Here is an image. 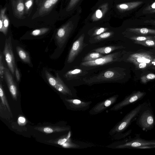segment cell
Listing matches in <instances>:
<instances>
[{"mask_svg": "<svg viewBox=\"0 0 155 155\" xmlns=\"http://www.w3.org/2000/svg\"><path fill=\"white\" fill-rule=\"evenodd\" d=\"M134 42L147 47L155 48V39L147 40L143 41H134Z\"/></svg>", "mask_w": 155, "mask_h": 155, "instance_id": "19", "label": "cell"}, {"mask_svg": "<svg viewBox=\"0 0 155 155\" xmlns=\"http://www.w3.org/2000/svg\"><path fill=\"white\" fill-rule=\"evenodd\" d=\"M67 139L66 138L61 139L59 140L58 141V143L59 145H63L67 141Z\"/></svg>", "mask_w": 155, "mask_h": 155, "instance_id": "33", "label": "cell"}, {"mask_svg": "<svg viewBox=\"0 0 155 155\" xmlns=\"http://www.w3.org/2000/svg\"><path fill=\"white\" fill-rule=\"evenodd\" d=\"M124 48L121 46H109L97 48L92 50L98 52L103 55L109 54L117 49H120Z\"/></svg>", "mask_w": 155, "mask_h": 155, "instance_id": "15", "label": "cell"}, {"mask_svg": "<svg viewBox=\"0 0 155 155\" xmlns=\"http://www.w3.org/2000/svg\"><path fill=\"white\" fill-rule=\"evenodd\" d=\"M131 31L143 35L147 34L149 33L155 35V30H150L149 29L145 28L139 29H131Z\"/></svg>", "mask_w": 155, "mask_h": 155, "instance_id": "21", "label": "cell"}, {"mask_svg": "<svg viewBox=\"0 0 155 155\" xmlns=\"http://www.w3.org/2000/svg\"><path fill=\"white\" fill-rule=\"evenodd\" d=\"M52 4L50 0H47L45 2L44 6L45 8H48L51 6Z\"/></svg>", "mask_w": 155, "mask_h": 155, "instance_id": "31", "label": "cell"}, {"mask_svg": "<svg viewBox=\"0 0 155 155\" xmlns=\"http://www.w3.org/2000/svg\"><path fill=\"white\" fill-rule=\"evenodd\" d=\"M19 120L21 123H24L25 121V119L23 117H20L19 118Z\"/></svg>", "mask_w": 155, "mask_h": 155, "instance_id": "37", "label": "cell"}, {"mask_svg": "<svg viewBox=\"0 0 155 155\" xmlns=\"http://www.w3.org/2000/svg\"><path fill=\"white\" fill-rule=\"evenodd\" d=\"M154 79H155V74L150 73L141 77L140 81L143 84H146L149 81Z\"/></svg>", "mask_w": 155, "mask_h": 155, "instance_id": "22", "label": "cell"}, {"mask_svg": "<svg viewBox=\"0 0 155 155\" xmlns=\"http://www.w3.org/2000/svg\"><path fill=\"white\" fill-rule=\"evenodd\" d=\"M56 82L54 88L64 94L72 95L71 91L64 83L58 74H56Z\"/></svg>", "mask_w": 155, "mask_h": 155, "instance_id": "13", "label": "cell"}, {"mask_svg": "<svg viewBox=\"0 0 155 155\" xmlns=\"http://www.w3.org/2000/svg\"><path fill=\"white\" fill-rule=\"evenodd\" d=\"M16 50L18 55L22 61L28 64H31L30 58L28 53L20 46L16 47Z\"/></svg>", "mask_w": 155, "mask_h": 155, "instance_id": "16", "label": "cell"}, {"mask_svg": "<svg viewBox=\"0 0 155 155\" xmlns=\"http://www.w3.org/2000/svg\"><path fill=\"white\" fill-rule=\"evenodd\" d=\"M44 131L47 133H51L53 132L52 129L49 127H45L44 129Z\"/></svg>", "mask_w": 155, "mask_h": 155, "instance_id": "32", "label": "cell"}, {"mask_svg": "<svg viewBox=\"0 0 155 155\" xmlns=\"http://www.w3.org/2000/svg\"><path fill=\"white\" fill-rule=\"evenodd\" d=\"M118 95L113 96L96 104L90 111L91 114H96L100 113L114 103L117 100Z\"/></svg>", "mask_w": 155, "mask_h": 155, "instance_id": "10", "label": "cell"}, {"mask_svg": "<svg viewBox=\"0 0 155 155\" xmlns=\"http://www.w3.org/2000/svg\"><path fill=\"white\" fill-rule=\"evenodd\" d=\"M84 35H82L73 43L68 54L67 61L71 63L87 44L84 42Z\"/></svg>", "mask_w": 155, "mask_h": 155, "instance_id": "9", "label": "cell"}, {"mask_svg": "<svg viewBox=\"0 0 155 155\" xmlns=\"http://www.w3.org/2000/svg\"><path fill=\"white\" fill-rule=\"evenodd\" d=\"M15 75L17 81H19L20 80V75L19 71L16 65L15 68Z\"/></svg>", "mask_w": 155, "mask_h": 155, "instance_id": "27", "label": "cell"}, {"mask_svg": "<svg viewBox=\"0 0 155 155\" xmlns=\"http://www.w3.org/2000/svg\"><path fill=\"white\" fill-rule=\"evenodd\" d=\"M96 16L98 18H100L102 16V13L101 11L100 10H97L96 12Z\"/></svg>", "mask_w": 155, "mask_h": 155, "instance_id": "34", "label": "cell"}, {"mask_svg": "<svg viewBox=\"0 0 155 155\" xmlns=\"http://www.w3.org/2000/svg\"><path fill=\"white\" fill-rule=\"evenodd\" d=\"M2 52L0 53V77L1 81H3L4 76V71L5 68L4 67L2 61Z\"/></svg>", "mask_w": 155, "mask_h": 155, "instance_id": "25", "label": "cell"}, {"mask_svg": "<svg viewBox=\"0 0 155 155\" xmlns=\"http://www.w3.org/2000/svg\"><path fill=\"white\" fill-rule=\"evenodd\" d=\"M45 74L47 80L49 84L51 86L54 87L56 84V78L53 76L51 73L47 71H45Z\"/></svg>", "mask_w": 155, "mask_h": 155, "instance_id": "20", "label": "cell"}, {"mask_svg": "<svg viewBox=\"0 0 155 155\" xmlns=\"http://www.w3.org/2000/svg\"><path fill=\"white\" fill-rule=\"evenodd\" d=\"M111 35V33L109 32L104 33L96 36L93 39H90V41L91 43L97 42L107 39L110 37Z\"/></svg>", "mask_w": 155, "mask_h": 155, "instance_id": "18", "label": "cell"}, {"mask_svg": "<svg viewBox=\"0 0 155 155\" xmlns=\"http://www.w3.org/2000/svg\"><path fill=\"white\" fill-rule=\"evenodd\" d=\"M88 73L86 70L76 68L68 71L64 74V77L68 80H73L84 77Z\"/></svg>", "mask_w": 155, "mask_h": 155, "instance_id": "12", "label": "cell"}, {"mask_svg": "<svg viewBox=\"0 0 155 155\" xmlns=\"http://www.w3.org/2000/svg\"><path fill=\"white\" fill-rule=\"evenodd\" d=\"M45 31V30H42L40 29H37L33 31L31 34L34 36H37L41 34V35Z\"/></svg>", "mask_w": 155, "mask_h": 155, "instance_id": "26", "label": "cell"}, {"mask_svg": "<svg viewBox=\"0 0 155 155\" xmlns=\"http://www.w3.org/2000/svg\"><path fill=\"white\" fill-rule=\"evenodd\" d=\"M152 7L153 8H155V2L152 5Z\"/></svg>", "mask_w": 155, "mask_h": 155, "instance_id": "39", "label": "cell"}, {"mask_svg": "<svg viewBox=\"0 0 155 155\" xmlns=\"http://www.w3.org/2000/svg\"><path fill=\"white\" fill-rule=\"evenodd\" d=\"M3 54L10 71L13 76H15L16 65L10 37L6 39Z\"/></svg>", "mask_w": 155, "mask_h": 155, "instance_id": "8", "label": "cell"}, {"mask_svg": "<svg viewBox=\"0 0 155 155\" xmlns=\"http://www.w3.org/2000/svg\"><path fill=\"white\" fill-rule=\"evenodd\" d=\"M120 7L122 9H126L128 8V6L126 5L122 4L120 6Z\"/></svg>", "mask_w": 155, "mask_h": 155, "instance_id": "36", "label": "cell"}, {"mask_svg": "<svg viewBox=\"0 0 155 155\" xmlns=\"http://www.w3.org/2000/svg\"><path fill=\"white\" fill-rule=\"evenodd\" d=\"M147 101L139 104L134 108L130 110L111 130L110 133L114 134L121 133L124 131L134 121L136 120L137 117Z\"/></svg>", "mask_w": 155, "mask_h": 155, "instance_id": "5", "label": "cell"}, {"mask_svg": "<svg viewBox=\"0 0 155 155\" xmlns=\"http://www.w3.org/2000/svg\"><path fill=\"white\" fill-rule=\"evenodd\" d=\"M0 96L3 104L5 106H6L9 110V108L6 101V100L5 99V97L3 90L1 81L0 84Z\"/></svg>", "mask_w": 155, "mask_h": 155, "instance_id": "24", "label": "cell"}, {"mask_svg": "<svg viewBox=\"0 0 155 155\" xmlns=\"http://www.w3.org/2000/svg\"><path fill=\"white\" fill-rule=\"evenodd\" d=\"M32 4V1L31 0H30V1H28L26 3V5L27 7L29 8L31 5Z\"/></svg>", "mask_w": 155, "mask_h": 155, "instance_id": "35", "label": "cell"}, {"mask_svg": "<svg viewBox=\"0 0 155 155\" xmlns=\"http://www.w3.org/2000/svg\"><path fill=\"white\" fill-rule=\"evenodd\" d=\"M125 51L116 52L107 55L95 60L82 62L80 67L85 70L94 69L101 66L111 64L117 62H120L123 60Z\"/></svg>", "mask_w": 155, "mask_h": 155, "instance_id": "3", "label": "cell"}, {"mask_svg": "<svg viewBox=\"0 0 155 155\" xmlns=\"http://www.w3.org/2000/svg\"><path fill=\"white\" fill-rule=\"evenodd\" d=\"M130 39L134 41H143L147 40L155 39V36H134L131 37Z\"/></svg>", "mask_w": 155, "mask_h": 155, "instance_id": "23", "label": "cell"}, {"mask_svg": "<svg viewBox=\"0 0 155 155\" xmlns=\"http://www.w3.org/2000/svg\"><path fill=\"white\" fill-rule=\"evenodd\" d=\"M146 92L140 91H134L126 96L122 101L114 105L111 110H117L129 104L135 103L142 99Z\"/></svg>", "mask_w": 155, "mask_h": 155, "instance_id": "7", "label": "cell"}, {"mask_svg": "<svg viewBox=\"0 0 155 155\" xmlns=\"http://www.w3.org/2000/svg\"><path fill=\"white\" fill-rule=\"evenodd\" d=\"M104 55H103L96 52L91 53L86 56L83 59V62L91 61L95 60L100 58Z\"/></svg>", "mask_w": 155, "mask_h": 155, "instance_id": "17", "label": "cell"}, {"mask_svg": "<svg viewBox=\"0 0 155 155\" xmlns=\"http://www.w3.org/2000/svg\"><path fill=\"white\" fill-rule=\"evenodd\" d=\"M63 146L65 147H78V145L74 143H71L69 144L68 143H64L63 144Z\"/></svg>", "mask_w": 155, "mask_h": 155, "instance_id": "29", "label": "cell"}, {"mask_svg": "<svg viewBox=\"0 0 155 155\" xmlns=\"http://www.w3.org/2000/svg\"><path fill=\"white\" fill-rule=\"evenodd\" d=\"M71 107L75 110H81L88 106L91 102H85L77 99H67Z\"/></svg>", "mask_w": 155, "mask_h": 155, "instance_id": "14", "label": "cell"}, {"mask_svg": "<svg viewBox=\"0 0 155 155\" xmlns=\"http://www.w3.org/2000/svg\"><path fill=\"white\" fill-rule=\"evenodd\" d=\"M150 68L152 69L155 70V66L151 67Z\"/></svg>", "mask_w": 155, "mask_h": 155, "instance_id": "40", "label": "cell"}, {"mask_svg": "<svg viewBox=\"0 0 155 155\" xmlns=\"http://www.w3.org/2000/svg\"><path fill=\"white\" fill-rule=\"evenodd\" d=\"M116 147L142 149L154 148H155V140H145L141 137L140 134H136L134 137H130L124 140L123 143Z\"/></svg>", "mask_w": 155, "mask_h": 155, "instance_id": "6", "label": "cell"}, {"mask_svg": "<svg viewBox=\"0 0 155 155\" xmlns=\"http://www.w3.org/2000/svg\"><path fill=\"white\" fill-rule=\"evenodd\" d=\"M124 69L114 68L104 70L89 77H85L84 81L89 84L118 81L124 78L126 73Z\"/></svg>", "mask_w": 155, "mask_h": 155, "instance_id": "2", "label": "cell"}, {"mask_svg": "<svg viewBox=\"0 0 155 155\" xmlns=\"http://www.w3.org/2000/svg\"><path fill=\"white\" fill-rule=\"evenodd\" d=\"M18 10L20 12L22 11L24 9V5L22 3H19L17 7Z\"/></svg>", "mask_w": 155, "mask_h": 155, "instance_id": "30", "label": "cell"}, {"mask_svg": "<svg viewBox=\"0 0 155 155\" xmlns=\"http://www.w3.org/2000/svg\"><path fill=\"white\" fill-rule=\"evenodd\" d=\"M4 76L10 93L13 97L16 99L18 93L17 87L9 70L6 68L4 69Z\"/></svg>", "mask_w": 155, "mask_h": 155, "instance_id": "11", "label": "cell"}, {"mask_svg": "<svg viewBox=\"0 0 155 155\" xmlns=\"http://www.w3.org/2000/svg\"><path fill=\"white\" fill-rule=\"evenodd\" d=\"M125 54L124 61L133 64L136 69L144 70L155 66V49L139 50Z\"/></svg>", "mask_w": 155, "mask_h": 155, "instance_id": "1", "label": "cell"}, {"mask_svg": "<svg viewBox=\"0 0 155 155\" xmlns=\"http://www.w3.org/2000/svg\"><path fill=\"white\" fill-rule=\"evenodd\" d=\"M50 0L52 4H54L58 0Z\"/></svg>", "mask_w": 155, "mask_h": 155, "instance_id": "38", "label": "cell"}, {"mask_svg": "<svg viewBox=\"0 0 155 155\" xmlns=\"http://www.w3.org/2000/svg\"><path fill=\"white\" fill-rule=\"evenodd\" d=\"M105 31V29L103 28H101L98 29L94 33V36L98 35L102 33Z\"/></svg>", "mask_w": 155, "mask_h": 155, "instance_id": "28", "label": "cell"}, {"mask_svg": "<svg viewBox=\"0 0 155 155\" xmlns=\"http://www.w3.org/2000/svg\"><path fill=\"white\" fill-rule=\"evenodd\" d=\"M137 125L143 130L147 131L155 126V116L152 107L149 102L142 109L136 120Z\"/></svg>", "mask_w": 155, "mask_h": 155, "instance_id": "4", "label": "cell"}]
</instances>
